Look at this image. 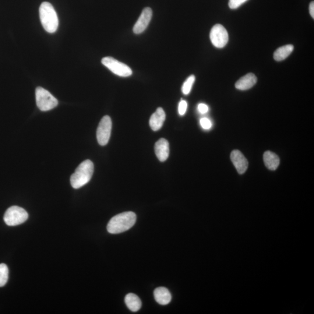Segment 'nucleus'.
Masks as SVG:
<instances>
[{
    "label": "nucleus",
    "mask_w": 314,
    "mask_h": 314,
    "mask_svg": "<svg viewBox=\"0 0 314 314\" xmlns=\"http://www.w3.org/2000/svg\"><path fill=\"white\" fill-rule=\"evenodd\" d=\"M210 40L214 47L222 48L225 47L229 40L228 33L221 24H215L212 28L210 34Z\"/></svg>",
    "instance_id": "obj_7"
},
{
    "label": "nucleus",
    "mask_w": 314,
    "mask_h": 314,
    "mask_svg": "<svg viewBox=\"0 0 314 314\" xmlns=\"http://www.w3.org/2000/svg\"><path fill=\"white\" fill-rule=\"evenodd\" d=\"M257 77L253 73H248L243 76L235 84V87L239 90L251 89L257 83Z\"/></svg>",
    "instance_id": "obj_13"
},
{
    "label": "nucleus",
    "mask_w": 314,
    "mask_h": 314,
    "mask_svg": "<svg viewBox=\"0 0 314 314\" xmlns=\"http://www.w3.org/2000/svg\"><path fill=\"white\" fill-rule=\"evenodd\" d=\"M198 110L201 114H206L209 111V107L206 104L201 103L198 105Z\"/></svg>",
    "instance_id": "obj_23"
},
{
    "label": "nucleus",
    "mask_w": 314,
    "mask_h": 314,
    "mask_svg": "<svg viewBox=\"0 0 314 314\" xmlns=\"http://www.w3.org/2000/svg\"><path fill=\"white\" fill-rule=\"evenodd\" d=\"M248 0H229V7L232 9H235L241 6Z\"/></svg>",
    "instance_id": "obj_20"
},
{
    "label": "nucleus",
    "mask_w": 314,
    "mask_h": 314,
    "mask_svg": "<svg viewBox=\"0 0 314 314\" xmlns=\"http://www.w3.org/2000/svg\"><path fill=\"white\" fill-rule=\"evenodd\" d=\"M101 62L116 75L121 77H128L132 75V70L130 67L110 56L104 58L102 59Z\"/></svg>",
    "instance_id": "obj_6"
},
{
    "label": "nucleus",
    "mask_w": 314,
    "mask_h": 314,
    "mask_svg": "<svg viewBox=\"0 0 314 314\" xmlns=\"http://www.w3.org/2000/svg\"><path fill=\"white\" fill-rule=\"evenodd\" d=\"M112 129V121L109 116H105L98 126L97 138L98 143L101 146H105L110 139Z\"/></svg>",
    "instance_id": "obj_8"
},
{
    "label": "nucleus",
    "mask_w": 314,
    "mask_h": 314,
    "mask_svg": "<svg viewBox=\"0 0 314 314\" xmlns=\"http://www.w3.org/2000/svg\"><path fill=\"white\" fill-rule=\"evenodd\" d=\"M153 11L149 7L144 8L138 20L133 27V32L136 34L142 33L145 31L152 18Z\"/></svg>",
    "instance_id": "obj_9"
},
{
    "label": "nucleus",
    "mask_w": 314,
    "mask_h": 314,
    "mask_svg": "<svg viewBox=\"0 0 314 314\" xmlns=\"http://www.w3.org/2000/svg\"><path fill=\"white\" fill-rule=\"evenodd\" d=\"M195 82V76L194 75L190 76L188 79L183 83L182 88V91L183 94L188 95L191 91L192 86Z\"/></svg>",
    "instance_id": "obj_19"
},
{
    "label": "nucleus",
    "mask_w": 314,
    "mask_h": 314,
    "mask_svg": "<svg viewBox=\"0 0 314 314\" xmlns=\"http://www.w3.org/2000/svg\"><path fill=\"white\" fill-rule=\"evenodd\" d=\"M39 13L41 22L45 30L51 34L56 32L59 26V20L54 7L50 3H42Z\"/></svg>",
    "instance_id": "obj_2"
},
{
    "label": "nucleus",
    "mask_w": 314,
    "mask_h": 314,
    "mask_svg": "<svg viewBox=\"0 0 314 314\" xmlns=\"http://www.w3.org/2000/svg\"><path fill=\"white\" fill-rule=\"evenodd\" d=\"M154 149L159 160L164 162L167 160L169 155V145L167 140L164 138L159 140L155 144Z\"/></svg>",
    "instance_id": "obj_11"
},
{
    "label": "nucleus",
    "mask_w": 314,
    "mask_h": 314,
    "mask_svg": "<svg viewBox=\"0 0 314 314\" xmlns=\"http://www.w3.org/2000/svg\"><path fill=\"white\" fill-rule=\"evenodd\" d=\"M36 98L37 107L41 111H50L58 104V100L43 87L37 88Z\"/></svg>",
    "instance_id": "obj_4"
},
{
    "label": "nucleus",
    "mask_w": 314,
    "mask_h": 314,
    "mask_svg": "<svg viewBox=\"0 0 314 314\" xmlns=\"http://www.w3.org/2000/svg\"><path fill=\"white\" fill-rule=\"evenodd\" d=\"M309 12L310 15L312 17V18L314 19V3L312 1L310 3L309 5Z\"/></svg>",
    "instance_id": "obj_24"
},
{
    "label": "nucleus",
    "mask_w": 314,
    "mask_h": 314,
    "mask_svg": "<svg viewBox=\"0 0 314 314\" xmlns=\"http://www.w3.org/2000/svg\"><path fill=\"white\" fill-rule=\"evenodd\" d=\"M136 221V215L132 211L124 212L111 219L107 225V231L112 234H118L129 230Z\"/></svg>",
    "instance_id": "obj_1"
},
{
    "label": "nucleus",
    "mask_w": 314,
    "mask_h": 314,
    "mask_svg": "<svg viewBox=\"0 0 314 314\" xmlns=\"http://www.w3.org/2000/svg\"><path fill=\"white\" fill-rule=\"evenodd\" d=\"M94 172L93 162L87 160L82 162L70 178V183L74 189H79L90 181Z\"/></svg>",
    "instance_id": "obj_3"
},
{
    "label": "nucleus",
    "mask_w": 314,
    "mask_h": 314,
    "mask_svg": "<svg viewBox=\"0 0 314 314\" xmlns=\"http://www.w3.org/2000/svg\"><path fill=\"white\" fill-rule=\"evenodd\" d=\"M200 125L204 129L209 130L211 129L212 123L210 119L207 118H203L200 119Z\"/></svg>",
    "instance_id": "obj_21"
},
{
    "label": "nucleus",
    "mask_w": 314,
    "mask_h": 314,
    "mask_svg": "<svg viewBox=\"0 0 314 314\" xmlns=\"http://www.w3.org/2000/svg\"><path fill=\"white\" fill-rule=\"evenodd\" d=\"M263 160L266 167L271 171L276 170L280 163V158L277 155L270 151L264 153Z\"/></svg>",
    "instance_id": "obj_15"
},
{
    "label": "nucleus",
    "mask_w": 314,
    "mask_h": 314,
    "mask_svg": "<svg viewBox=\"0 0 314 314\" xmlns=\"http://www.w3.org/2000/svg\"><path fill=\"white\" fill-rule=\"evenodd\" d=\"M125 302L127 307L133 312L139 311L142 307V301L140 298L132 293L126 296Z\"/></svg>",
    "instance_id": "obj_16"
},
{
    "label": "nucleus",
    "mask_w": 314,
    "mask_h": 314,
    "mask_svg": "<svg viewBox=\"0 0 314 314\" xmlns=\"http://www.w3.org/2000/svg\"><path fill=\"white\" fill-rule=\"evenodd\" d=\"M166 118L165 113L162 108H158L156 112L151 115L150 119V126L154 131L160 130Z\"/></svg>",
    "instance_id": "obj_12"
},
{
    "label": "nucleus",
    "mask_w": 314,
    "mask_h": 314,
    "mask_svg": "<svg viewBox=\"0 0 314 314\" xmlns=\"http://www.w3.org/2000/svg\"><path fill=\"white\" fill-rule=\"evenodd\" d=\"M187 108H188V104H187V102L184 100H182L179 104V114L181 115H185L187 110Z\"/></svg>",
    "instance_id": "obj_22"
},
{
    "label": "nucleus",
    "mask_w": 314,
    "mask_h": 314,
    "mask_svg": "<svg viewBox=\"0 0 314 314\" xmlns=\"http://www.w3.org/2000/svg\"><path fill=\"white\" fill-rule=\"evenodd\" d=\"M29 214L27 212L19 206H12L5 212L3 220L6 225L16 226L24 223L26 221Z\"/></svg>",
    "instance_id": "obj_5"
},
{
    "label": "nucleus",
    "mask_w": 314,
    "mask_h": 314,
    "mask_svg": "<svg viewBox=\"0 0 314 314\" xmlns=\"http://www.w3.org/2000/svg\"><path fill=\"white\" fill-rule=\"evenodd\" d=\"M294 47L292 45H285L277 49L274 54V59L276 61H282L291 55Z\"/></svg>",
    "instance_id": "obj_17"
},
{
    "label": "nucleus",
    "mask_w": 314,
    "mask_h": 314,
    "mask_svg": "<svg viewBox=\"0 0 314 314\" xmlns=\"http://www.w3.org/2000/svg\"><path fill=\"white\" fill-rule=\"evenodd\" d=\"M155 299L159 304L167 305L171 301L172 296L168 289L164 287H159L154 292Z\"/></svg>",
    "instance_id": "obj_14"
},
{
    "label": "nucleus",
    "mask_w": 314,
    "mask_h": 314,
    "mask_svg": "<svg viewBox=\"0 0 314 314\" xmlns=\"http://www.w3.org/2000/svg\"><path fill=\"white\" fill-rule=\"evenodd\" d=\"M231 160L239 174H244L248 168V161L241 151L237 150L232 151Z\"/></svg>",
    "instance_id": "obj_10"
},
{
    "label": "nucleus",
    "mask_w": 314,
    "mask_h": 314,
    "mask_svg": "<svg viewBox=\"0 0 314 314\" xmlns=\"http://www.w3.org/2000/svg\"><path fill=\"white\" fill-rule=\"evenodd\" d=\"M9 269L5 264H0V287L5 286L8 281Z\"/></svg>",
    "instance_id": "obj_18"
}]
</instances>
